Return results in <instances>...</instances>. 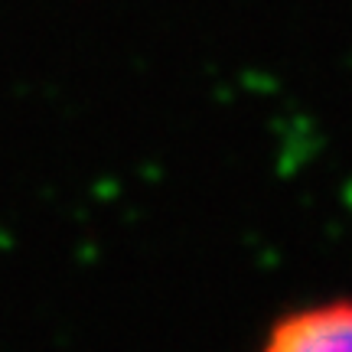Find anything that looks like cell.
Masks as SVG:
<instances>
[{"label":"cell","instance_id":"obj_1","mask_svg":"<svg viewBox=\"0 0 352 352\" xmlns=\"http://www.w3.org/2000/svg\"><path fill=\"white\" fill-rule=\"evenodd\" d=\"M261 352H352V300H327L280 316Z\"/></svg>","mask_w":352,"mask_h":352}]
</instances>
